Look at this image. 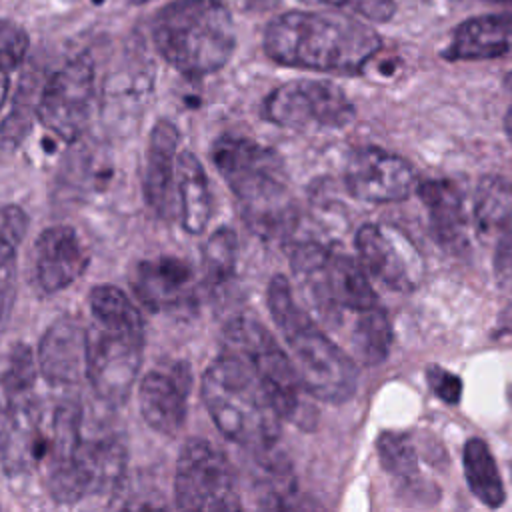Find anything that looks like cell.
I'll return each mask as SVG.
<instances>
[{
  "instance_id": "6da1fadb",
  "label": "cell",
  "mask_w": 512,
  "mask_h": 512,
  "mask_svg": "<svg viewBox=\"0 0 512 512\" xmlns=\"http://www.w3.org/2000/svg\"><path fill=\"white\" fill-rule=\"evenodd\" d=\"M262 46L282 66L358 74L382 48V40L348 14L290 10L268 22Z\"/></svg>"
},
{
  "instance_id": "7a4b0ae2",
  "label": "cell",
  "mask_w": 512,
  "mask_h": 512,
  "mask_svg": "<svg viewBox=\"0 0 512 512\" xmlns=\"http://www.w3.org/2000/svg\"><path fill=\"white\" fill-rule=\"evenodd\" d=\"M212 162L234 192L240 214L262 240H284L298 224L282 158L252 138L220 136L212 146Z\"/></svg>"
},
{
  "instance_id": "3957f363",
  "label": "cell",
  "mask_w": 512,
  "mask_h": 512,
  "mask_svg": "<svg viewBox=\"0 0 512 512\" xmlns=\"http://www.w3.org/2000/svg\"><path fill=\"white\" fill-rule=\"evenodd\" d=\"M202 400L216 428L232 442L268 450L278 440L282 414L248 362L222 350L202 376Z\"/></svg>"
},
{
  "instance_id": "277c9868",
  "label": "cell",
  "mask_w": 512,
  "mask_h": 512,
  "mask_svg": "<svg viewBox=\"0 0 512 512\" xmlns=\"http://www.w3.org/2000/svg\"><path fill=\"white\" fill-rule=\"evenodd\" d=\"M268 310L280 328L296 372L308 394L324 402H344L356 392L358 370L354 360L344 354L294 302L290 282L274 276L266 292Z\"/></svg>"
},
{
  "instance_id": "5b68a950",
  "label": "cell",
  "mask_w": 512,
  "mask_h": 512,
  "mask_svg": "<svg viewBox=\"0 0 512 512\" xmlns=\"http://www.w3.org/2000/svg\"><path fill=\"white\" fill-rule=\"evenodd\" d=\"M152 40L172 68L198 78L230 60L234 20L222 0H172L154 14Z\"/></svg>"
},
{
  "instance_id": "8992f818",
  "label": "cell",
  "mask_w": 512,
  "mask_h": 512,
  "mask_svg": "<svg viewBox=\"0 0 512 512\" xmlns=\"http://www.w3.org/2000/svg\"><path fill=\"white\" fill-rule=\"evenodd\" d=\"M290 266L326 318H336L340 310L362 312L378 306L366 270L344 252L316 240L298 242L290 250Z\"/></svg>"
},
{
  "instance_id": "52a82bcc",
  "label": "cell",
  "mask_w": 512,
  "mask_h": 512,
  "mask_svg": "<svg viewBox=\"0 0 512 512\" xmlns=\"http://www.w3.org/2000/svg\"><path fill=\"white\" fill-rule=\"evenodd\" d=\"M224 350L252 366L270 390L282 418L296 420L306 392L292 358L278 346L274 336L252 316H236L224 328Z\"/></svg>"
},
{
  "instance_id": "ba28073f",
  "label": "cell",
  "mask_w": 512,
  "mask_h": 512,
  "mask_svg": "<svg viewBox=\"0 0 512 512\" xmlns=\"http://www.w3.org/2000/svg\"><path fill=\"white\" fill-rule=\"evenodd\" d=\"M144 354V332L110 328L100 322L86 326L84 376L94 394L112 406L128 400Z\"/></svg>"
},
{
  "instance_id": "9c48e42d",
  "label": "cell",
  "mask_w": 512,
  "mask_h": 512,
  "mask_svg": "<svg viewBox=\"0 0 512 512\" xmlns=\"http://www.w3.org/2000/svg\"><path fill=\"white\" fill-rule=\"evenodd\" d=\"M174 500L182 510H240L232 466L212 442H184L176 462Z\"/></svg>"
},
{
  "instance_id": "30bf717a",
  "label": "cell",
  "mask_w": 512,
  "mask_h": 512,
  "mask_svg": "<svg viewBox=\"0 0 512 512\" xmlns=\"http://www.w3.org/2000/svg\"><path fill=\"white\" fill-rule=\"evenodd\" d=\"M82 406L76 398H62L48 412V430L40 470L50 498L58 504H74L90 494L88 478L80 462Z\"/></svg>"
},
{
  "instance_id": "8fae6325",
  "label": "cell",
  "mask_w": 512,
  "mask_h": 512,
  "mask_svg": "<svg viewBox=\"0 0 512 512\" xmlns=\"http://www.w3.org/2000/svg\"><path fill=\"white\" fill-rule=\"evenodd\" d=\"M262 116L284 128H346L354 116V104L344 90L328 80H290L274 88L264 104Z\"/></svg>"
},
{
  "instance_id": "7c38bea8",
  "label": "cell",
  "mask_w": 512,
  "mask_h": 512,
  "mask_svg": "<svg viewBox=\"0 0 512 512\" xmlns=\"http://www.w3.org/2000/svg\"><path fill=\"white\" fill-rule=\"evenodd\" d=\"M94 98V62L88 54H78L48 78L36 116L60 140L76 142L88 128Z\"/></svg>"
},
{
  "instance_id": "4fadbf2b",
  "label": "cell",
  "mask_w": 512,
  "mask_h": 512,
  "mask_svg": "<svg viewBox=\"0 0 512 512\" xmlns=\"http://www.w3.org/2000/svg\"><path fill=\"white\" fill-rule=\"evenodd\" d=\"M362 268L396 292H412L424 278V262L414 244L394 226L364 224L356 232Z\"/></svg>"
},
{
  "instance_id": "5bb4252c",
  "label": "cell",
  "mask_w": 512,
  "mask_h": 512,
  "mask_svg": "<svg viewBox=\"0 0 512 512\" xmlns=\"http://www.w3.org/2000/svg\"><path fill=\"white\" fill-rule=\"evenodd\" d=\"M344 184L356 200L384 204L408 198L416 186V176L400 156L368 146L348 156Z\"/></svg>"
},
{
  "instance_id": "9a60e30c",
  "label": "cell",
  "mask_w": 512,
  "mask_h": 512,
  "mask_svg": "<svg viewBox=\"0 0 512 512\" xmlns=\"http://www.w3.org/2000/svg\"><path fill=\"white\" fill-rule=\"evenodd\" d=\"M48 430V410L36 396L0 406V462L6 474L20 476L40 466Z\"/></svg>"
},
{
  "instance_id": "2e32d148",
  "label": "cell",
  "mask_w": 512,
  "mask_h": 512,
  "mask_svg": "<svg viewBox=\"0 0 512 512\" xmlns=\"http://www.w3.org/2000/svg\"><path fill=\"white\" fill-rule=\"evenodd\" d=\"M192 376L184 362L158 366L138 384V408L144 422L166 436H174L186 422Z\"/></svg>"
},
{
  "instance_id": "e0dca14e",
  "label": "cell",
  "mask_w": 512,
  "mask_h": 512,
  "mask_svg": "<svg viewBox=\"0 0 512 512\" xmlns=\"http://www.w3.org/2000/svg\"><path fill=\"white\" fill-rule=\"evenodd\" d=\"M474 220L480 234L494 240L498 282L512 286V182L484 176L474 192Z\"/></svg>"
},
{
  "instance_id": "ac0fdd59",
  "label": "cell",
  "mask_w": 512,
  "mask_h": 512,
  "mask_svg": "<svg viewBox=\"0 0 512 512\" xmlns=\"http://www.w3.org/2000/svg\"><path fill=\"white\" fill-rule=\"evenodd\" d=\"M88 266V254L78 234L68 226L42 230L32 248V272L36 286L54 294L74 284Z\"/></svg>"
},
{
  "instance_id": "d6986e66",
  "label": "cell",
  "mask_w": 512,
  "mask_h": 512,
  "mask_svg": "<svg viewBox=\"0 0 512 512\" xmlns=\"http://www.w3.org/2000/svg\"><path fill=\"white\" fill-rule=\"evenodd\" d=\"M86 328L72 316L54 320L40 338L36 364L52 386H74L84 376Z\"/></svg>"
},
{
  "instance_id": "ffe728a7",
  "label": "cell",
  "mask_w": 512,
  "mask_h": 512,
  "mask_svg": "<svg viewBox=\"0 0 512 512\" xmlns=\"http://www.w3.org/2000/svg\"><path fill=\"white\" fill-rule=\"evenodd\" d=\"M134 292L154 312L176 310L192 302L194 272L174 256L142 260L134 272Z\"/></svg>"
},
{
  "instance_id": "44dd1931",
  "label": "cell",
  "mask_w": 512,
  "mask_h": 512,
  "mask_svg": "<svg viewBox=\"0 0 512 512\" xmlns=\"http://www.w3.org/2000/svg\"><path fill=\"white\" fill-rule=\"evenodd\" d=\"M178 142L180 132L170 120H158L150 130L142 190L148 206L162 218L174 214Z\"/></svg>"
},
{
  "instance_id": "7402d4cb",
  "label": "cell",
  "mask_w": 512,
  "mask_h": 512,
  "mask_svg": "<svg viewBox=\"0 0 512 512\" xmlns=\"http://www.w3.org/2000/svg\"><path fill=\"white\" fill-rule=\"evenodd\" d=\"M512 54V14H480L456 26L446 60H490Z\"/></svg>"
},
{
  "instance_id": "603a6c76",
  "label": "cell",
  "mask_w": 512,
  "mask_h": 512,
  "mask_svg": "<svg viewBox=\"0 0 512 512\" xmlns=\"http://www.w3.org/2000/svg\"><path fill=\"white\" fill-rule=\"evenodd\" d=\"M418 196L428 210L436 242L452 252H460L468 240V220L456 184L450 180H426L418 186Z\"/></svg>"
},
{
  "instance_id": "cb8c5ba5",
  "label": "cell",
  "mask_w": 512,
  "mask_h": 512,
  "mask_svg": "<svg viewBox=\"0 0 512 512\" xmlns=\"http://www.w3.org/2000/svg\"><path fill=\"white\" fill-rule=\"evenodd\" d=\"M176 190L182 228L188 234H202L210 220L212 200L206 172L188 150L176 156Z\"/></svg>"
},
{
  "instance_id": "d4e9b609",
  "label": "cell",
  "mask_w": 512,
  "mask_h": 512,
  "mask_svg": "<svg viewBox=\"0 0 512 512\" xmlns=\"http://www.w3.org/2000/svg\"><path fill=\"white\" fill-rule=\"evenodd\" d=\"M28 228V216L18 206H0V336L16 300V248Z\"/></svg>"
},
{
  "instance_id": "484cf974",
  "label": "cell",
  "mask_w": 512,
  "mask_h": 512,
  "mask_svg": "<svg viewBox=\"0 0 512 512\" xmlns=\"http://www.w3.org/2000/svg\"><path fill=\"white\" fill-rule=\"evenodd\" d=\"M80 462L90 492H114L126 468L124 446L116 438H98L80 444Z\"/></svg>"
},
{
  "instance_id": "4316f807",
  "label": "cell",
  "mask_w": 512,
  "mask_h": 512,
  "mask_svg": "<svg viewBox=\"0 0 512 512\" xmlns=\"http://www.w3.org/2000/svg\"><path fill=\"white\" fill-rule=\"evenodd\" d=\"M462 466L468 488L486 506L498 508L504 502V486L496 460L488 444L480 438H470L464 444Z\"/></svg>"
},
{
  "instance_id": "83f0119b",
  "label": "cell",
  "mask_w": 512,
  "mask_h": 512,
  "mask_svg": "<svg viewBox=\"0 0 512 512\" xmlns=\"http://www.w3.org/2000/svg\"><path fill=\"white\" fill-rule=\"evenodd\" d=\"M356 314L350 336L354 352L368 366L384 362L392 346V326L386 312L380 306H372Z\"/></svg>"
},
{
  "instance_id": "f1b7e54d",
  "label": "cell",
  "mask_w": 512,
  "mask_h": 512,
  "mask_svg": "<svg viewBox=\"0 0 512 512\" xmlns=\"http://www.w3.org/2000/svg\"><path fill=\"white\" fill-rule=\"evenodd\" d=\"M88 306L92 318L104 326L144 332V320L138 308L120 288L112 284L94 286L88 294Z\"/></svg>"
},
{
  "instance_id": "f546056e",
  "label": "cell",
  "mask_w": 512,
  "mask_h": 512,
  "mask_svg": "<svg viewBox=\"0 0 512 512\" xmlns=\"http://www.w3.org/2000/svg\"><path fill=\"white\" fill-rule=\"evenodd\" d=\"M238 240L234 230L220 228L216 230L202 248V266L210 286L226 284L236 270Z\"/></svg>"
},
{
  "instance_id": "4dcf8cb0",
  "label": "cell",
  "mask_w": 512,
  "mask_h": 512,
  "mask_svg": "<svg viewBox=\"0 0 512 512\" xmlns=\"http://www.w3.org/2000/svg\"><path fill=\"white\" fill-rule=\"evenodd\" d=\"M40 92H36L34 82L24 78L20 90L14 98L10 114L0 124V148L14 150L22 144L32 128V118L36 116Z\"/></svg>"
},
{
  "instance_id": "1f68e13d",
  "label": "cell",
  "mask_w": 512,
  "mask_h": 512,
  "mask_svg": "<svg viewBox=\"0 0 512 512\" xmlns=\"http://www.w3.org/2000/svg\"><path fill=\"white\" fill-rule=\"evenodd\" d=\"M378 458L382 468L402 480H412L418 474V454L408 434L404 432H382L376 442Z\"/></svg>"
},
{
  "instance_id": "d6a6232c",
  "label": "cell",
  "mask_w": 512,
  "mask_h": 512,
  "mask_svg": "<svg viewBox=\"0 0 512 512\" xmlns=\"http://www.w3.org/2000/svg\"><path fill=\"white\" fill-rule=\"evenodd\" d=\"M258 488H260L262 506L282 508L286 504L284 500L290 498L294 490L290 466L280 462L278 458H266L264 462H260Z\"/></svg>"
},
{
  "instance_id": "836d02e7",
  "label": "cell",
  "mask_w": 512,
  "mask_h": 512,
  "mask_svg": "<svg viewBox=\"0 0 512 512\" xmlns=\"http://www.w3.org/2000/svg\"><path fill=\"white\" fill-rule=\"evenodd\" d=\"M30 48L28 32L14 20L0 18V70L18 68Z\"/></svg>"
},
{
  "instance_id": "e575fe53",
  "label": "cell",
  "mask_w": 512,
  "mask_h": 512,
  "mask_svg": "<svg viewBox=\"0 0 512 512\" xmlns=\"http://www.w3.org/2000/svg\"><path fill=\"white\" fill-rule=\"evenodd\" d=\"M336 8H348L368 22H388L396 12L394 0H326Z\"/></svg>"
},
{
  "instance_id": "d590c367",
  "label": "cell",
  "mask_w": 512,
  "mask_h": 512,
  "mask_svg": "<svg viewBox=\"0 0 512 512\" xmlns=\"http://www.w3.org/2000/svg\"><path fill=\"white\" fill-rule=\"evenodd\" d=\"M428 384L432 388V392L442 398L448 404H456L462 396V382L456 374L448 372L446 368L440 366H430L426 372Z\"/></svg>"
},
{
  "instance_id": "8d00e7d4",
  "label": "cell",
  "mask_w": 512,
  "mask_h": 512,
  "mask_svg": "<svg viewBox=\"0 0 512 512\" xmlns=\"http://www.w3.org/2000/svg\"><path fill=\"white\" fill-rule=\"evenodd\" d=\"M8 90H10V78H8V72H6V70H0V110H2V106L6 104Z\"/></svg>"
},
{
  "instance_id": "74e56055",
  "label": "cell",
  "mask_w": 512,
  "mask_h": 512,
  "mask_svg": "<svg viewBox=\"0 0 512 512\" xmlns=\"http://www.w3.org/2000/svg\"><path fill=\"white\" fill-rule=\"evenodd\" d=\"M504 130H506V134H508V138H510V142H512V106H510V110L506 112V118H504Z\"/></svg>"
},
{
  "instance_id": "f35d334b",
  "label": "cell",
  "mask_w": 512,
  "mask_h": 512,
  "mask_svg": "<svg viewBox=\"0 0 512 512\" xmlns=\"http://www.w3.org/2000/svg\"><path fill=\"white\" fill-rule=\"evenodd\" d=\"M504 328L508 330V332H512V310L506 314V318H504Z\"/></svg>"
},
{
  "instance_id": "ab89813d",
  "label": "cell",
  "mask_w": 512,
  "mask_h": 512,
  "mask_svg": "<svg viewBox=\"0 0 512 512\" xmlns=\"http://www.w3.org/2000/svg\"><path fill=\"white\" fill-rule=\"evenodd\" d=\"M484 2H490V4H498V6H508V8H512V0H484Z\"/></svg>"
},
{
  "instance_id": "60d3db41",
  "label": "cell",
  "mask_w": 512,
  "mask_h": 512,
  "mask_svg": "<svg viewBox=\"0 0 512 512\" xmlns=\"http://www.w3.org/2000/svg\"><path fill=\"white\" fill-rule=\"evenodd\" d=\"M504 86H506V90L512 92V72H508V74L504 76Z\"/></svg>"
},
{
  "instance_id": "b9f144b4",
  "label": "cell",
  "mask_w": 512,
  "mask_h": 512,
  "mask_svg": "<svg viewBox=\"0 0 512 512\" xmlns=\"http://www.w3.org/2000/svg\"><path fill=\"white\" fill-rule=\"evenodd\" d=\"M510 476H512V464H510Z\"/></svg>"
},
{
  "instance_id": "7bdbcfd3",
  "label": "cell",
  "mask_w": 512,
  "mask_h": 512,
  "mask_svg": "<svg viewBox=\"0 0 512 512\" xmlns=\"http://www.w3.org/2000/svg\"><path fill=\"white\" fill-rule=\"evenodd\" d=\"M92 2H96V4H98V2H102V0H92Z\"/></svg>"
}]
</instances>
